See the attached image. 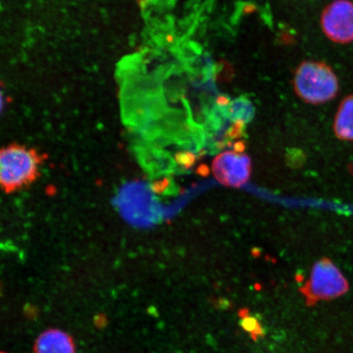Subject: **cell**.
I'll return each mask as SVG.
<instances>
[{"mask_svg":"<svg viewBox=\"0 0 353 353\" xmlns=\"http://www.w3.org/2000/svg\"><path fill=\"white\" fill-rule=\"evenodd\" d=\"M294 87L295 92L305 103L320 105L337 96L339 83L336 74L328 65L306 61L295 72Z\"/></svg>","mask_w":353,"mask_h":353,"instance_id":"obj_2","label":"cell"},{"mask_svg":"<svg viewBox=\"0 0 353 353\" xmlns=\"http://www.w3.org/2000/svg\"><path fill=\"white\" fill-rule=\"evenodd\" d=\"M322 32L330 41L341 44L353 42V2L334 0L321 17Z\"/></svg>","mask_w":353,"mask_h":353,"instance_id":"obj_4","label":"cell"},{"mask_svg":"<svg viewBox=\"0 0 353 353\" xmlns=\"http://www.w3.org/2000/svg\"><path fill=\"white\" fill-rule=\"evenodd\" d=\"M198 173L201 174L203 176L208 175L210 173L208 167L205 166V165L201 166L200 168H199Z\"/></svg>","mask_w":353,"mask_h":353,"instance_id":"obj_12","label":"cell"},{"mask_svg":"<svg viewBox=\"0 0 353 353\" xmlns=\"http://www.w3.org/2000/svg\"><path fill=\"white\" fill-rule=\"evenodd\" d=\"M240 316L242 328L249 333L251 337L257 339L262 336L263 334L262 325L254 316L250 315L248 312L245 313L244 310H242Z\"/></svg>","mask_w":353,"mask_h":353,"instance_id":"obj_9","label":"cell"},{"mask_svg":"<svg viewBox=\"0 0 353 353\" xmlns=\"http://www.w3.org/2000/svg\"><path fill=\"white\" fill-rule=\"evenodd\" d=\"M4 107V95L3 92L1 90V88H0V113H1Z\"/></svg>","mask_w":353,"mask_h":353,"instance_id":"obj_13","label":"cell"},{"mask_svg":"<svg viewBox=\"0 0 353 353\" xmlns=\"http://www.w3.org/2000/svg\"><path fill=\"white\" fill-rule=\"evenodd\" d=\"M334 131L339 139L353 141V94L339 104L334 121Z\"/></svg>","mask_w":353,"mask_h":353,"instance_id":"obj_7","label":"cell"},{"mask_svg":"<svg viewBox=\"0 0 353 353\" xmlns=\"http://www.w3.org/2000/svg\"><path fill=\"white\" fill-rule=\"evenodd\" d=\"M0 353H4V352H0Z\"/></svg>","mask_w":353,"mask_h":353,"instance_id":"obj_14","label":"cell"},{"mask_svg":"<svg viewBox=\"0 0 353 353\" xmlns=\"http://www.w3.org/2000/svg\"><path fill=\"white\" fill-rule=\"evenodd\" d=\"M170 179L168 178L154 181L151 185L154 192L157 194H165L168 190L171 189Z\"/></svg>","mask_w":353,"mask_h":353,"instance_id":"obj_11","label":"cell"},{"mask_svg":"<svg viewBox=\"0 0 353 353\" xmlns=\"http://www.w3.org/2000/svg\"><path fill=\"white\" fill-rule=\"evenodd\" d=\"M42 163L41 154L24 145L0 148V188L13 193L28 187L39 178Z\"/></svg>","mask_w":353,"mask_h":353,"instance_id":"obj_1","label":"cell"},{"mask_svg":"<svg viewBox=\"0 0 353 353\" xmlns=\"http://www.w3.org/2000/svg\"><path fill=\"white\" fill-rule=\"evenodd\" d=\"M213 172L215 179L224 186L240 188L250 179V159L245 154L224 152L214 159Z\"/></svg>","mask_w":353,"mask_h":353,"instance_id":"obj_5","label":"cell"},{"mask_svg":"<svg viewBox=\"0 0 353 353\" xmlns=\"http://www.w3.org/2000/svg\"><path fill=\"white\" fill-rule=\"evenodd\" d=\"M175 161L176 165L183 170H188L195 165L196 156L192 152H183L176 154Z\"/></svg>","mask_w":353,"mask_h":353,"instance_id":"obj_10","label":"cell"},{"mask_svg":"<svg viewBox=\"0 0 353 353\" xmlns=\"http://www.w3.org/2000/svg\"><path fill=\"white\" fill-rule=\"evenodd\" d=\"M34 353H76L70 335L59 329H48L39 335L34 345Z\"/></svg>","mask_w":353,"mask_h":353,"instance_id":"obj_6","label":"cell"},{"mask_svg":"<svg viewBox=\"0 0 353 353\" xmlns=\"http://www.w3.org/2000/svg\"><path fill=\"white\" fill-rule=\"evenodd\" d=\"M347 281L343 273L328 260H321L312 268L303 291L311 300H330L346 293Z\"/></svg>","mask_w":353,"mask_h":353,"instance_id":"obj_3","label":"cell"},{"mask_svg":"<svg viewBox=\"0 0 353 353\" xmlns=\"http://www.w3.org/2000/svg\"><path fill=\"white\" fill-rule=\"evenodd\" d=\"M230 117L236 122L247 123L252 120L254 108L249 100L237 99L230 105Z\"/></svg>","mask_w":353,"mask_h":353,"instance_id":"obj_8","label":"cell"}]
</instances>
